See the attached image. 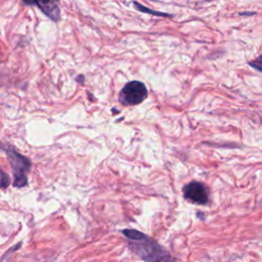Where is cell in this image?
Instances as JSON below:
<instances>
[{
    "label": "cell",
    "mask_w": 262,
    "mask_h": 262,
    "mask_svg": "<svg viewBox=\"0 0 262 262\" xmlns=\"http://www.w3.org/2000/svg\"><path fill=\"white\" fill-rule=\"evenodd\" d=\"M130 250L145 262H176L169 252L144 232L124 229Z\"/></svg>",
    "instance_id": "obj_1"
},
{
    "label": "cell",
    "mask_w": 262,
    "mask_h": 262,
    "mask_svg": "<svg viewBox=\"0 0 262 262\" xmlns=\"http://www.w3.org/2000/svg\"><path fill=\"white\" fill-rule=\"evenodd\" d=\"M6 153L10 159L15 176L14 185L17 187H23L27 185V173L30 170L31 163L27 158L19 154L17 151L8 146Z\"/></svg>",
    "instance_id": "obj_2"
},
{
    "label": "cell",
    "mask_w": 262,
    "mask_h": 262,
    "mask_svg": "<svg viewBox=\"0 0 262 262\" xmlns=\"http://www.w3.org/2000/svg\"><path fill=\"white\" fill-rule=\"evenodd\" d=\"M148 98V89L140 81L128 82L119 93V102L123 106H136Z\"/></svg>",
    "instance_id": "obj_3"
},
{
    "label": "cell",
    "mask_w": 262,
    "mask_h": 262,
    "mask_svg": "<svg viewBox=\"0 0 262 262\" xmlns=\"http://www.w3.org/2000/svg\"><path fill=\"white\" fill-rule=\"evenodd\" d=\"M183 196L190 203L206 205L209 201V190L204 183L192 181L183 187Z\"/></svg>",
    "instance_id": "obj_4"
},
{
    "label": "cell",
    "mask_w": 262,
    "mask_h": 262,
    "mask_svg": "<svg viewBox=\"0 0 262 262\" xmlns=\"http://www.w3.org/2000/svg\"><path fill=\"white\" fill-rule=\"evenodd\" d=\"M27 6H36L50 19L58 22L61 17V10L58 0H23Z\"/></svg>",
    "instance_id": "obj_5"
},
{
    "label": "cell",
    "mask_w": 262,
    "mask_h": 262,
    "mask_svg": "<svg viewBox=\"0 0 262 262\" xmlns=\"http://www.w3.org/2000/svg\"><path fill=\"white\" fill-rule=\"evenodd\" d=\"M134 6H135V7H136V9H137L138 11H140V12H144V13H150V14H153V15H157V16H162V17H164V16H169V15H166V14H163V13H158V12H152V11H150V10H148V9L144 8V7H142V6H140V5H138V4H136V3H134Z\"/></svg>",
    "instance_id": "obj_6"
},
{
    "label": "cell",
    "mask_w": 262,
    "mask_h": 262,
    "mask_svg": "<svg viewBox=\"0 0 262 262\" xmlns=\"http://www.w3.org/2000/svg\"><path fill=\"white\" fill-rule=\"evenodd\" d=\"M9 183H10L9 176L5 172H3V179H2V186H3V188H6L9 185Z\"/></svg>",
    "instance_id": "obj_7"
}]
</instances>
